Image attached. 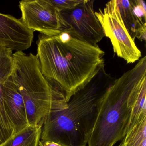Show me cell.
<instances>
[{"instance_id":"cell-3","label":"cell","mask_w":146,"mask_h":146,"mask_svg":"<svg viewBox=\"0 0 146 146\" xmlns=\"http://www.w3.org/2000/svg\"><path fill=\"white\" fill-rule=\"evenodd\" d=\"M146 79V57L138 60L109 87L98 107L88 146H113L126 134L131 112V97Z\"/></svg>"},{"instance_id":"cell-13","label":"cell","mask_w":146,"mask_h":146,"mask_svg":"<svg viewBox=\"0 0 146 146\" xmlns=\"http://www.w3.org/2000/svg\"><path fill=\"white\" fill-rule=\"evenodd\" d=\"M41 127L29 125L14 134L1 146H38Z\"/></svg>"},{"instance_id":"cell-19","label":"cell","mask_w":146,"mask_h":146,"mask_svg":"<svg viewBox=\"0 0 146 146\" xmlns=\"http://www.w3.org/2000/svg\"><path fill=\"white\" fill-rule=\"evenodd\" d=\"M0 146H1V145H0Z\"/></svg>"},{"instance_id":"cell-7","label":"cell","mask_w":146,"mask_h":146,"mask_svg":"<svg viewBox=\"0 0 146 146\" xmlns=\"http://www.w3.org/2000/svg\"><path fill=\"white\" fill-rule=\"evenodd\" d=\"M94 1L83 0L74 9L60 12L64 19L88 42L97 45L105 36L102 26L94 11Z\"/></svg>"},{"instance_id":"cell-1","label":"cell","mask_w":146,"mask_h":146,"mask_svg":"<svg viewBox=\"0 0 146 146\" xmlns=\"http://www.w3.org/2000/svg\"><path fill=\"white\" fill-rule=\"evenodd\" d=\"M37 45L42 74L63 91L67 102L105 66V52L72 28L54 36L40 35Z\"/></svg>"},{"instance_id":"cell-4","label":"cell","mask_w":146,"mask_h":146,"mask_svg":"<svg viewBox=\"0 0 146 146\" xmlns=\"http://www.w3.org/2000/svg\"><path fill=\"white\" fill-rule=\"evenodd\" d=\"M13 57L14 67L10 78L23 96L29 125L42 126L53 102L64 93L43 76L37 54L18 51Z\"/></svg>"},{"instance_id":"cell-15","label":"cell","mask_w":146,"mask_h":146,"mask_svg":"<svg viewBox=\"0 0 146 146\" xmlns=\"http://www.w3.org/2000/svg\"><path fill=\"white\" fill-rule=\"evenodd\" d=\"M50 3L59 11L74 9L78 5L82 3L83 0H49Z\"/></svg>"},{"instance_id":"cell-12","label":"cell","mask_w":146,"mask_h":146,"mask_svg":"<svg viewBox=\"0 0 146 146\" xmlns=\"http://www.w3.org/2000/svg\"><path fill=\"white\" fill-rule=\"evenodd\" d=\"M146 79L137 87L130 101V115L126 134L138 122L146 117Z\"/></svg>"},{"instance_id":"cell-18","label":"cell","mask_w":146,"mask_h":146,"mask_svg":"<svg viewBox=\"0 0 146 146\" xmlns=\"http://www.w3.org/2000/svg\"><path fill=\"white\" fill-rule=\"evenodd\" d=\"M38 146H63L60 144L56 143L54 142L41 141L39 142Z\"/></svg>"},{"instance_id":"cell-10","label":"cell","mask_w":146,"mask_h":146,"mask_svg":"<svg viewBox=\"0 0 146 146\" xmlns=\"http://www.w3.org/2000/svg\"><path fill=\"white\" fill-rule=\"evenodd\" d=\"M124 24L133 40L135 38L146 41V23L138 19L134 14L130 0H115Z\"/></svg>"},{"instance_id":"cell-11","label":"cell","mask_w":146,"mask_h":146,"mask_svg":"<svg viewBox=\"0 0 146 146\" xmlns=\"http://www.w3.org/2000/svg\"><path fill=\"white\" fill-rule=\"evenodd\" d=\"M12 50L0 46V115L6 123H9L3 97V87L11 76L14 67Z\"/></svg>"},{"instance_id":"cell-8","label":"cell","mask_w":146,"mask_h":146,"mask_svg":"<svg viewBox=\"0 0 146 146\" xmlns=\"http://www.w3.org/2000/svg\"><path fill=\"white\" fill-rule=\"evenodd\" d=\"M33 37L34 31L25 27L21 19L0 13V46L23 52L30 47Z\"/></svg>"},{"instance_id":"cell-2","label":"cell","mask_w":146,"mask_h":146,"mask_svg":"<svg viewBox=\"0 0 146 146\" xmlns=\"http://www.w3.org/2000/svg\"><path fill=\"white\" fill-rule=\"evenodd\" d=\"M116 79L104 66L67 104L53 102L42 125L40 141L63 146H86L101 100Z\"/></svg>"},{"instance_id":"cell-6","label":"cell","mask_w":146,"mask_h":146,"mask_svg":"<svg viewBox=\"0 0 146 146\" xmlns=\"http://www.w3.org/2000/svg\"><path fill=\"white\" fill-rule=\"evenodd\" d=\"M19 3L20 19L32 31L52 36L71 28L49 0H23Z\"/></svg>"},{"instance_id":"cell-16","label":"cell","mask_w":146,"mask_h":146,"mask_svg":"<svg viewBox=\"0 0 146 146\" xmlns=\"http://www.w3.org/2000/svg\"><path fill=\"white\" fill-rule=\"evenodd\" d=\"M132 10L136 17L141 21L146 23V6L145 2L141 0L130 1Z\"/></svg>"},{"instance_id":"cell-17","label":"cell","mask_w":146,"mask_h":146,"mask_svg":"<svg viewBox=\"0 0 146 146\" xmlns=\"http://www.w3.org/2000/svg\"><path fill=\"white\" fill-rule=\"evenodd\" d=\"M13 135L5 124L0 115V145L3 144Z\"/></svg>"},{"instance_id":"cell-9","label":"cell","mask_w":146,"mask_h":146,"mask_svg":"<svg viewBox=\"0 0 146 146\" xmlns=\"http://www.w3.org/2000/svg\"><path fill=\"white\" fill-rule=\"evenodd\" d=\"M3 97L7 116L17 133L29 124L23 96L10 78L3 85Z\"/></svg>"},{"instance_id":"cell-14","label":"cell","mask_w":146,"mask_h":146,"mask_svg":"<svg viewBox=\"0 0 146 146\" xmlns=\"http://www.w3.org/2000/svg\"><path fill=\"white\" fill-rule=\"evenodd\" d=\"M118 146H146V117L126 133Z\"/></svg>"},{"instance_id":"cell-5","label":"cell","mask_w":146,"mask_h":146,"mask_svg":"<svg viewBox=\"0 0 146 146\" xmlns=\"http://www.w3.org/2000/svg\"><path fill=\"white\" fill-rule=\"evenodd\" d=\"M95 14L105 36L111 40L114 53L128 64L139 60L141 57V51L124 24L115 0L108 2L103 9L100 8Z\"/></svg>"}]
</instances>
